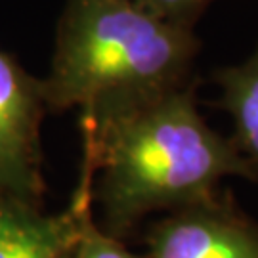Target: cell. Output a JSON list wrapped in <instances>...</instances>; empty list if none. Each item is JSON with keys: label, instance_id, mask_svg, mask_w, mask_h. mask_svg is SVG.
I'll return each mask as SVG.
<instances>
[{"label": "cell", "instance_id": "cell-1", "mask_svg": "<svg viewBox=\"0 0 258 258\" xmlns=\"http://www.w3.org/2000/svg\"><path fill=\"white\" fill-rule=\"evenodd\" d=\"M92 168V209L107 235L126 239L151 214L220 189L224 178L258 182L249 163L205 120L195 83L105 117H79Z\"/></svg>", "mask_w": 258, "mask_h": 258}, {"label": "cell", "instance_id": "cell-2", "mask_svg": "<svg viewBox=\"0 0 258 258\" xmlns=\"http://www.w3.org/2000/svg\"><path fill=\"white\" fill-rule=\"evenodd\" d=\"M195 29L155 18L130 0H65L42 92L50 113L105 117L194 81Z\"/></svg>", "mask_w": 258, "mask_h": 258}, {"label": "cell", "instance_id": "cell-3", "mask_svg": "<svg viewBox=\"0 0 258 258\" xmlns=\"http://www.w3.org/2000/svg\"><path fill=\"white\" fill-rule=\"evenodd\" d=\"M42 81L0 48V197L42 205Z\"/></svg>", "mask_w": 258, "mask_h": 258}, {"label": "cell", "instance_id": "cell-4", "mask_svg": "<svg viewBox=\"0 0 258 258\" xmlns=\"http://www.w3.org/2000/svg\"><path fill=\"white\" fill-rule=\"evenodd\" d=\"M144 258H258V222L230 191L165 212L144 231Z\"/></svg>", "mask_w": 258, "mask_h": 258}, {"label": "cell", "instance_id": "cell-5", "mask_svg": "<svg viewBox=\"0 0 258 258\" xmlns=\"http://www.w3.org/2000/svg\"><path fill=\"white\" fill-rule=\"evenodd\" d=\"M92 199V168L83 159L79 185L61 212L0 197V258H71L84 207Z\"/></svg>", "mask_w": 258, "mask_h": 258}, {"label": "cell", "instance_id": "cell-6", "mask_svg": "<svg viewBox=\"0 0 258 258\" xmlns=\"http://www.w3.org/2000/svg\"><path fill=\"white\" fill-rule=\"evenodd\" d=\"M216 107L231 119L230 140L258 178V44L239 63L212 71Z\"/></svg>", "mask_w": 258, "mask_h": 258}, {"label": "cell", "instance_id": "cell-7", "mask_svg": "<svg viewBox=\"0 0 258 258\" xmlns=\"http://www.w3.org/2000/svg\"><path fill=\"white\" fill-rule=\"evenodd\" d=\"M71 258H144L142 252H132L126 243L111 237L96 224L92 199L84 207L81 218V231L75 243Z\"/></svg>", "mask_w": 258, "mask_h": 258}, {"label": "cell", "instance_id": "cell-8", "mask_svg": "<svg viewBox=\"0 0 258 258\" xmlns=\"http://www.w3.org/2000/svg\"><path fill=\"white\" fill-rule=\"evenodd\" d=\"M130 2L166 23L195 29V23L214 0H130Z\"/></svg>", "mask_w": 258, "mask_h": 258}]
</instances>
